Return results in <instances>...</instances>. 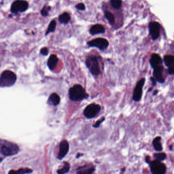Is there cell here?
<instances>
[{"label":"cell","instance_id":"cell-1","mask_svg":"<svg viewBox=\"0 0 174 174\" xmlns=\"http://www.w3.org/2000/svg\"><path fill=\"white\" fill-rule=\"evenodd\" d=\"M19 148L16 144L0 139V154L5 156H11L18 154Z\"/></svg>","mask_w":174,"mask_h":174},{"label":"cell","instance_id":"cell-2","mask_svg":"<svg viewBox=\"0 0 174 174\" xmlns=\"http://www.w3.org/2000/svg\"><path fill=\"white\" fill-rule=\"evenodd\" d=\"M69 99L74 101H79L86 99L89 96L86 90L80 84H75L69 90Z\"/></svg>","mask_w":174,"mask_h":174},{"label":"cell","instance_id":"cell-3","mask_svg":"<svg viewBox=\"0 0 174 174\" xmlns=\"http://www.w3.org/2000/svg\"><path fill=\"white\" fill-rule=\"evenodd\" d=\"M16 75L10 70L4 71L0 77V87H9L13 86L16 81Z\"/></svg>","mask_w":174,"mask_h":174},{"label":"cell","instance_id":"cell-4","mask_svg":"<svg viewBox=\"0 0 174 174\" xmlns=\"http://www.w3.org/2000/svg\"><path fill=\"white\" fill-rule=\"evenodd\" d=\"M86 64L90 73L94 76H98L101 73L99 62L97 58L94 56H90L87 58Z\"/></svg>","mask_w":174,"mask_h":174},{"label":"cell","instance_id":"cell-5","mask_svg":"<svg viewBox=\"0 0 174 174\" xmlns=\"http://www.w3.org/2000/svg\"><path fill=\"white\" fill-rule=\"evenodd\" d=\"M101 106L95 103H92L87 106L84 111V115L88 119H92L96 116L101 111Z\"/></svg>","mask_w":174,"mask_h":174},{"label":"cell","instance_id":"cell-6","mask_svg":"<svg viewBox=\"0 0 174 174\" xmlns=\"http://www.w3.org/2000/svg\"><path fill=\"white\" fill-rule=\"evenodd\" d=\"M29 7V4L24 0H16L12 3L11 6V12L13 14H18L26 11Z\"/></svg>","mask_w":174,"mask_h":174},{"label":"cell","instance_id":"cell-7","mask_svg":"<svg viewBox=\"0 0 174 174\" xmlns=\"http://www.w3.org/2000/svg\"><path fill=\"white\" fill-rule=\"evenodd\" d=\"M87 44L90 47H95L99 48V50H105L108 47L109 42L105 38H97L96 39H93L90 41L87 42Z\"/></svg>","mask_w":174,"mask_h":174},{"label":"cell","instance_id":"cell-8","mask_svg":"<svg viewBox=\"0 0 174 174\" xmlns=\"http://www.w3.org/2000/svg\"><path fill=\"white\" fill-rule=\"evenodd\" d=\"M150 166L152 174H165L166 173V166L160 161H153L150 163Z\"/></svg>","mask_w":174,"mask_h":174},{"label":"cell","instance_id":"cell-9","mask_svg":"<svg viewBox=\"0 0 174 174\" xmlns=\"http://www.w3.org/2000/svg\"><path fill=\"white\" fill-rule=\"evenodd\" d=\"M145 79L144 78L139 80L137 84L133 93V99L135 101H139L142 98L143 87L145 84Z\"/></svg>","mask_w":174,"mask_h":174},{"label":"cell","instance_id":"cell-10","mask_svg":"<svg viewBox=\"0 0 174 174\" xmlns=\"http://www.w3.org/2000/svg\"><path fill=\"white\" fill-rule=\"evenodd\" d=\"M161 25L156 22H151L149 24L150 34L153 40L157 39L160 35Z\"/></svg>","mask_w":174,"mask_h":174},{"label":"cell","instance_id":"cell-11","mask_svg":"<svg viewBox=\"0 0 174 174\" xmlns=\"http://www.w3.org/2000/svg\"><path fill=\"white\" fill-rule=\"evenodd\" d=\"M69 149V145L68 142L66 140L62 141L60 144V150H59V155L58 158L61 160L64 158L68 152Z\"/></svg>","mask_w":174,"mask_h":174},{"label":"cell","instance_id":"cell-12","mask_svg":"<svg viewBox=\"0 0 174 174\" xmlns=\"http://www.w3.org/2000/svg\"><path fill=\"white\" fill-rule=\"evenodd\" d=\"M163 69V66L161 65L154 68V71H153L154 78L157 81L161 84L163 83L165 81V78L162 74Z\"/></svg>","mask_w":174,"mask_h":174},{"label":"cell","instance_id":"cell-13","mask_svg":"<svg viewBox=\"0 0 174 174\" xmlns=\"http://www.w3.org/2000/svg\"><path fill=\"white\" fill-rule=\"evenodd\" d=\"M150 63L151 67L153 68L162 65V60L160 55L157 54H153L151 57Z\"/></svg>","mask_w":174,"mask_h":174},{"label":"cell","instance_id":"cell-14","mask_svg":"<svg viewBox=\"0 0 174 174\" xmlns=\"http://www.w3.org/2000/svg\"><path fill=\"white\" fill-rule=\"evenodd\" d=\"M58 61H59V59L57 56V55L55 54L51 55L50 58H48L47 63V66L49 69L52 71L54 70L58 65Z\"/></svg>","mask_w":174,"mask_h":174},{"label":"cell","instance_id":"cell-15","mask_svg":"<svg viewBox=\"0 0 174 174\" xmlns=\"http://www.w3.org/2000/svg\"><path fill=\"white\" fill-rule=\"evenodd\" d=\"M77 174H93L95 171L94 166H84L78 167L76 170Z\"/></svg>","mask_w":174,"mask_h":174},{"label":"cell","instance_id":"cell-16","mask_svg":"<svg viewBox=\"0 0 174 174\" xmlns=\"http://www.w3.org/2000/svg\"><path fill=\"white\" fill-rule=\"evenodd\" d=\"M47 103L50 106H57L59 105L60 102V97L58 94L56 93H54L51 94L48 100H47Z\"/></svg>","mask_w":174,"mask_h":174},{"label":"cell","instance_id":"cell-17","mask_svg":"<svg viewBox=\"0 0 174 174\" xmlns=\"http://www.w3.org/2000/svg\"><path fill=\"white\" fill-rule=\"evenodd\" d=\"M106 29L105 27L101 24H96L93 25L90 28L89 32L91 35H94L99 34H103L105 32Z\"/></svg>","mask_w":174,"mask_h":174},{"label":"cell","instance_id":"cell-18","mask_svg":"<svg viewBox=\"0 0 174 174\" xmlns=\"http://www.w3.org/2000/svg\"><path fill=\"white\" fill-rule=\"evenodd\" d=\"M32 172V170L28 167H25V168H20L16 171L12 170L8 172V174H29Z\"/></svg>","mask_w":174,"mask_h":174},{"label":"cell","instance_id":"cell-19","mask_svg":"<svg viewBox=\"0 0 174 174\" xmlns=\"http://www.w3.org/2000/svg\"><path fill=\"white\" fill-rule=\"evenodd\" d=\"M70 20V16L67 12H64L59 16V22L63 24H67Z\"/></svg>","mask_w":174,"mask_h":174},{"label":"cell","instance_id":"cell-20","mask_svg":"<svg viewBox=\"0 0 174 174\" xmlns=\"http://www.w3.org/2000/svg\"><path fill=\"white\" fill-rule=\"evenodd\" d=\"M160 141V137H156L153 142V145L154 146V149H155L156 151H160L162 149Z\"/></svg>","mask_w":174,"mask_h":174},{"label":"cell","instance_id":"cell-21","mask_svg":"<svg viewBox=\"0 0 174 174\" xmlns=\"http://www.w3.org/2000/svg\"><path fill=\"white\" fill-rule=\"evenodd\" d=\"M105 16L111 25H113L114 24L115 19L112 13L109 11H106L105 12Z\"/></svg>","mask_w":174,"mask_h":174},{"label":"cell","instance_id":"cell-22","mask_svg":"<svg viewBox=\"0 0 174 174\" xmlns=\"http://www.w3.org/2000/svg\"><path fill=\"white\" fill-rule=\"evenodd\" d=\"M165 64L167 67H170L174 64V57L171 55H166L163 58Z\"/></svg>","mask_w":174,"mask_h":174},{"label":"cell","instance_id":"cell-23","mask_svg":"<svg viewBox=\"0 0 174 174\" xmlns=\"http://www.w3.org/2000/svg\"><path fill=\"white\" fill-rule=\"evenodd\" d=\"M70 169V166L69 163L68 162H64L63 168L58 170L57 173L58 174H65L69 171Z\"/></svg>","mask_w":174,"mask_h":174},{"label":"cell","instance_id":"cell-24","mask_svg":"<svg viewBox=\"0 0 174 174\" xmlns=\"http://www.w3.org/2000/svg\"><path fill=\"white\" fill-rule=\"evenodd\" d=\"M57 23L56 22L55 20H52L51 21L50 23V24L48 25V28H47V31L46 32V35H48V34L54 32L55 31L56 28Z\"/></svg>","mask_w":174,"mask_h":174},{"label":"cell","instance_id":"cell-25","mask_svg":"<svg viewBox=\"0 0 174 174\" xmlns=\"http://www.w3.org/2000/svg\"><path fill=\"white\" fill-rule=\"evenodd\" d=\"M110 3L111 6L116 9H119L122 6V1L121 0H111Z\"/></svg>","mask_w":174,"mask_h":174},{"label":"cell","instance_id":"cell-26","mask_svg":"<svg viewBox=\"0 0 174 174\" xmlns=\"http://www.w3.org/2000/svg\"><path fill=\"white\" fill-rule=\"evenodd\" d=\"M51 9V7L47 6H44L41 11V14L43 16H47L48 15V12Z\"/></svg>","mask_w":174,"mask_h":174},{"label":"cell","instance_id":"cell-27","mask_svg":"<svg viewBox=\"0 0 174 174\" xmlns=\"http://www.w3.org/2000/svg\"><path fill=\"white\" fill-rule=\"evenodd\" d=\"M154 156L156 158L157 160L160 161L165 160V158L166 157V155L165 153H157V154H154Z\"/></svg>","mask_w":174,"mask_h":174},{"label":"cell","instance_id":"cell-28","mask_svg":"<svg viewBox=\"0 0 174 174\" xmlns=\"http://www.w3.org/2000/svg\"><path fill=\"white\" fill-rule=\"evenodd\" d=\"M75 8L78 10H79L80 11H84L86 7H85V5L84 3H79L75 5Z\"/></svg>","mask_w":174,"mask_h":174},{"label":"cell","instance_id":"cell-29","mask_svg":"<svg viewBox=\"0 0 174 174\" xmlns=\"http://www.w3.org/2000/svg\"><path fill=\"white\" fill-rule=\"evenodd\" d=\"M105 120V118H102L101 119L97 121L96 123H95V124L93 125V127H94V128H98L100 126L101 124L102 123V122Z\"/></svg>","mask_w":174,"mask_h":174},{"label":"cell","instance_id":"cell-30","mask_svg":"<svg viewBox=\"0 0 174 174\" xmlns=\"http://www.w3.org/2000/svg\"><path fill=\"white\" fill-rule=\"evenodd\" d=\"M48 52H49V51H48V49L47 47H43V48H41V50H40V53L43 56H47L48 55Z\"/></svg>","mask_w":174,"mask_h":174},{"label":"cell","instance_id":"cell-31","mask_svg":"<svg viewBox=\"0 0 174 174\" xmlns=\"http://www.w3.org/2000/svg\"><path fill=\"white\" fill-rule=\"evenodd\" d=\"M168 73L171 75H174V64L168 67Z\"/></svg>","mask_w":174,"mask_h":174},{"label":"cell","instance_id":"cell-32","mask_svg":"<svg viewBox=\"0 0 174 174\" xmlns=\"http://www.w3.org/2000/svg\"><path fill=\"white\" fill-rule=\"evenodd\" d=\"M151 80L152 83L153 85H155L156 84V79L154 78H151Z\"/></svg>","mask_w":174,"mask_h":174},{"label":"cell","instance_id":"cell-33","mask_svg":"<svg viewBox=\"0 0 174 174\" xmlns=\"http://www.w3.org/2000/svg\"><path fill=\"white\" fill-rule=\"evenodd\" d=\"M83 155V154H80V153H78L76 156V158H78L79 157H80V156Z\"/></svg>","mask_w":174,"mask_h":174}]
</instances>
